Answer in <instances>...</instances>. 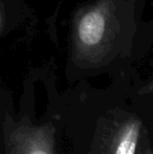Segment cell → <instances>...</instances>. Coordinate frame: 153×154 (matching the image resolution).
Segmentation results:
<instances>
[{"instance_id": "obj_1", "label": "cell", "mask_w": 153, "mask_h": 154, "mask_svg": "<svg viewBox=\"0 0 153 154\" xmlns=\"http://www.w3.org/2000/svg\"><path fill=\"white\" fill-rule=\"evenodd\" d=\"M113 6L103 0L81 11L75 20L74 41L80 56L94 58L106 47L112 32Z\"/></svg>"}, {"instance_id": "obj_2", "label": "cell", "mask_w": 153, "mask_h": 154, "mask_svg": "<svg viewBox=\"0 0 153 154\" xmlns=\"http://www.w3.org/2000/svg\"><path fill=\"white\" fill-rule=\"evenodd\" d=\"M5 154H55L50 126L17 124L4 129Z\"/></svg>"}, {"instance_id": "obj_5", "label": "cell", "mask_w": 153, "mask_h": 154, "mask_svg": "<svg viewBox=\"0 0 153 154\" xmlns=\"http://www.w3.org/2000/svg\"><path fill=\"white\" fill-rule=\"evenodd\" d=\"M1 25H2V18H1V16H0V29H1Z\"/></svg>"}, {"instance_id": "obj_4", "label": "cell", "mask_w": 153, "mask_h": 154, "mask_svg": "<svg viewBox=\"0 0 153 154\" xmlns=\"http://www.w3.org/2000/svg\"><path fill=\"white\" fill-rule=\"evenodd\" d=\"M146 91H153V83L152 84H150L149 86L147 87V90Z\"/></svg>"}, {"instance_id": "obj_3", "label": "cell", "mask_w": 153, "mask_h": 154, "mask_svg": "<svg viewBox=\"0 0 153 154\" xmlns=\"http://www.w3.org/2000/svg\"><path fill=\"white\" fill-rule=\"evenodd\" d=\"M142 123L137 119H129L116 130L109 147L108 154H135L141 134Z\"/></svg>"}, {"instance_id": "obj_6", "label": "cell", "mask_w": 153, "mask_h": 154, "mask_svg": "<svg viewBox=\"0 0 153 154\" xmlns=\"http://www.w3.org/2000/svg\"><path fill=\"white\" fill-rule=\"evenodd\" d=\"M148 154H151V153H148Z\"/></svg>"}]
</instances>
